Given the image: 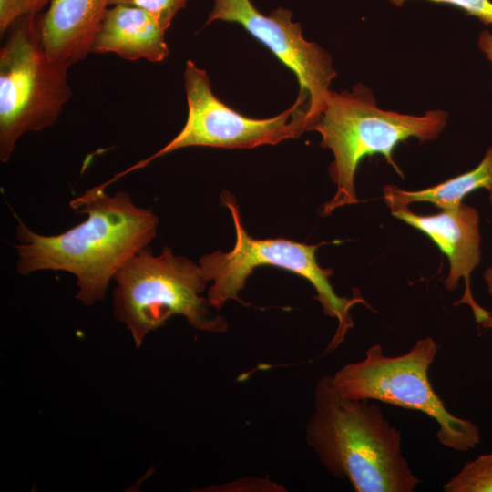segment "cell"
<instances>
[{"mask_svg":"<svg viewBox=\"0 0 492 492\" xmlns=\"http://www.w3.org/2000/svg\"><path fill=\"white\" fill-rule=\"evenodd\" d=\"M87 219L56 235L36 232L17 219L15 271H63L75 276L76 298L85 305L104 299L111 280L157 235L159 218L137 206L127 191L109 195L105 188L87 190L70 202Z\"/></svg>","mask_w":492,"mask_h":492,"instance_id":"6da1fadb","label":"cell"},{"mask_svg":"<svg viewBox=\"0 0 492 492\" xmlns=\"http://www.w3.org/2000/svg\"><path fill=\"white\" fill-rule=\"evenodd\" d=\"M306 440L323 466L357 492H411L421 482L402 454L401 431L377 405L343 395L332 376L317 381Z\"/></svg>","mask_w":492,"mask_h":492,"instance_id":"7a4b0ae2","label":"cell"},{"mask_svg":"<svg viewBox=\"0 0 492 492\" xmlns=\"http://www.w3.org/2000/svg\"><path fill=\"white\" fill-rule=\"evenodd\" d=\"M447 119V112L442 109L419 116L384 110L377 106L372 90L362 83L354 85L351 91L329 90L321 115L312 128L321 135V146L333 155L328 170L336 190L321 207V216L359 201L354 177L364 157L383 155L387 164L404 178L393 157L396 145L410 138L421 141L435 139Z\"/></svg>","mask_w":492,"mask_h":492,"instance_id":"3957f363","label":"cell"},{"mask_svg":"<svg viewBox=\"0 0 492 492\" xmlns=\"http://www.w3.org/2000/svg\"><path fill=\"white\" fill-rule=\"evenodd\" d=\"M113 313L124 323L138 348L145 337L174 314L200 331L223 332L227 323L208 310L200 296L208 282L199 263L176 255L165 246L154 255L147 247L132 257L115 275Z\"/></svg>","mask_w":492,"mask_h":492,"instance_id":"277c9868","label":"cell"},{"mask_svg":"<svg viewBox=\"0 0 492 492\" xmlns=\"http://www.w3.org/2000/svg\"><path fill=\"white\" fill-rule=\"evenodd\" d=\"M38 15L14 20L0 49V160L4 163L11 159L23 134L56 121L72 94L69 67L52 61L44 49Z\"/></svg>","mask_w":492,"mask_h":492,"instance_id":"5b68a950","label":"cell"},{"mask_svg":"<svg viewBox=\"0 0 492 492\" xmlns=\"http://www.w3.org/2000/svg\"><path fill=\"white\" fill-rule=\"evenodd\" d=\"M221 199L232 216L236 238L231 251L208 253L199 261L204 277L208 282H212L207 293L210 306L220 309L229 300L240 301L239 292L258 266L272 265L290 271L313 286L317 293L315 298L323 313L337 319L335 335L326 349V352L333 351L353 327L350 309L357 303L367 304L364 299L358 292L350 298L336 294L329 281L333 271L323 269L317 262L315 252L319 245L283 238L255 239L242 226L233 196L224 192Z\"/></svg>","mask_w":492,"mask_h":492,"instance_id":"8992f818","label":"cell"},{"mask_svg":"<svg viewBox=\"0 0 492 492\" xmlns=\"http://www.w3.org/2000/svg\"><path fill=\"white\" fill-rule=\"evenodd\" d=\"M436 354L431 337L420 339L407 353L394 357L384 355L381 345L374 344L363 360L345 364L332 379L347 397L423 412L438 423L436 437L441 445L466 452L478 445L480 432L471 421L452 415L434 391L428 371Z\"/></svg>","mask_w":492,"mask_h":492,"instance_id":"52a82bcc","label":"cell"},{"mask_svg":"<svg viewBox=\"0 0 492 492\" xmlns=\"http://www.w3.org/2000/svg\"><path fill=\"white\" fill-rule=\"evenodd\" d=\"M184 87L188 116L182 129L161 149L117 174L113 181L182 148L251 149L275 145L297 138L307 130L306 103L299 97L292 107L275 117L265 119L245 117L213 95L206 71L199 68L191 60L186 62Z\"/></svg>","mask_w":492,"mask_h":492,"instance_id":"ba28073f","label":"cell"},{"mask_svg":"<svg viewBox=\"0 0 492 492\" xmlns=\"http://www.w3.org/2000/svg\"><path fill=\"white\" fill-rule=\"evenodd\" d=\"M291 17L292 12L282 7L265 15L251 0H214L205 25L216 20L241 25L293 71L300 84L298 97L306 102L307 130H312L336 71L327 51L305 40L301 25Z\"/></svg>","mask_w":492,"mask_h":492,"instance_id":"9c48e42d","label":"cell"},{"mask_svg":"<svg viewBox=\"0 0 492 492\" xmlns=\"http://www.w3.org/2000/svg\"><path fill=\"white\" fill-rule=\"evenodd\" d=\"M389 209L395 218L428 236L447 257L449 273L445 280V286L452 292L456 288L459 279L463 278L466 289L456 303L469 305L476 315L482 307L471 293L470 275L481 261L478 211L463 202L456 208L442 210L432 215L414 213L408 206H394Z\"/></svg>","mask_w":492,"mask_h":492,"instance_id":"30bf717a","label":"cell"},{"mask_svg":"<svg viewBox=\"0 0 492 492\" xmlns=\"http://www.w3.org/2000/svg\"><path fill=\"white\" fill-rule=\"evenodd\" d=\"M109 0H51L38 15L41 42L54 62L70 67L84 59L93 44Z\"/></svg>","mask_w":492,"mask_h":492,"instance_id":"8fae6325","label":"cell"},{"mask_svg":"<svg viewBox=\"0 0 492 492\" xmlns=\"http://www.w3.org/2000/svg\"><path fill=\"white\" fill-rule=\"evenodd\" d=\"M165 29L145 11L117 5L108 8L90 53L113 52L127 60L161 62L169 54Z\"/></svg>","mask_w":492,"mask_h":492,"instance_id":"7c38bea8","label":"cell"},{"mask_svg":"<svg viewBox=\"0 0 492 492\" xmlns=\"http://www.w3.org/2000/svg\"><path fill=\"white\" fill-rule=\"evenodd\" d=\"M479 189L492 194V145L480 163L469 171L420 190H405L387 185L384 188V199L389 208L429 202L441 210H447L459 206L466 196Z\"/></svg>","mask_w":492,"mask_h":492,"instance_id":"4fadbf2b","label":"cell"},{"mask_svg":"<svg viewBox=\"0 0 492 492\" xmlns=\"http://www.w3.org/2000/svg\"><path fill=\"white\" fill-rule=\"evenodd\" d=\"M445 492H492V453L468 461L443 487Z\"/></svg>","mask_w":492,"mask_h":492,"instance_id":"5bb4252c","label":"cell"},{"mask_svg":"<svg viewBox=\"0 0 492 492\" xmlns=\"http://www.w3.org/2000/svg\"><path fill=\"white\" fill-rule=\"evenodd\" d=\"M187 0H109L108 5H123L139 8L150 15L165 30L177 13L185 7Z\"/></svg>","mask_w":492,"mask_h":492,"instance_id":"9a60e30c","label":"cell"},{"mask_svg":"<svg viewBox=\"0 0 492 492\" xmlns=\"http://www.w3.org/2000/svg\"><path fill=\"white\" fill-rule=\"evenodd\" d=\"M51 0H0V35L3 36L17 17L43 13Z\"/></svg>","mask_w":492,"mask_h":492,"instance_id":"2e32d148","label":"cell"},{"mask_svg":"<svg viewBox=\"0 0 492 492\" xmlns=\"http://www.w3.org/2000/svg\"><path fill=\"white\" fill-rule=\"evenodd\" d=\"M396 6H402L407 0H388ZM429 2L448 5L463 10L466 15L477 17L483 24H492L491 0H426Z\"/></svg>","mask_w":492,"mask_h":492,"instance_id":"e0dca14e","label":"cell"},{"mask_svg":"<svg viewBox=\"0 0 492 492\" xmlns=\"http://www.w3.org/2000/svg\"><path fill=\"white\" fill-rule=\"evenodd\" d=\"M478 47L492 64V33L483 30L478 37Z\"/></svg>","mask_w":492,"mask_h":492,"instance_id":"ac0fdd59","label":"cell"},{"mask_svg":"<svg viewBox=\"0 0 492 492\" xmlns=\"http://www.w3.org/2000/svg\"><path fill=\"white\" fill-rule=\"evenodd\" d=\"M475 319L482 328L492 329V313L483 308Z\"/></svg>","mask_w":492,"mask_h":492,"instance_id":"d6986e66","label":"cell"},{"mask_svg":"<svg viewBox=\"0 0 492 492\" xmlns=\"http://www.w3.org/2000/svg\"><path fill=\"white\" fill-rule=\"evenodd\" d=\"M490 201L492 204V194H490ZM484 279L487 288V292L492 297V266L486 270L484 273Z\"/></svg>","mask_w":492,"mask_h":492,"instance_id":"ffe728a7","label":"cell"}]
</instances>
